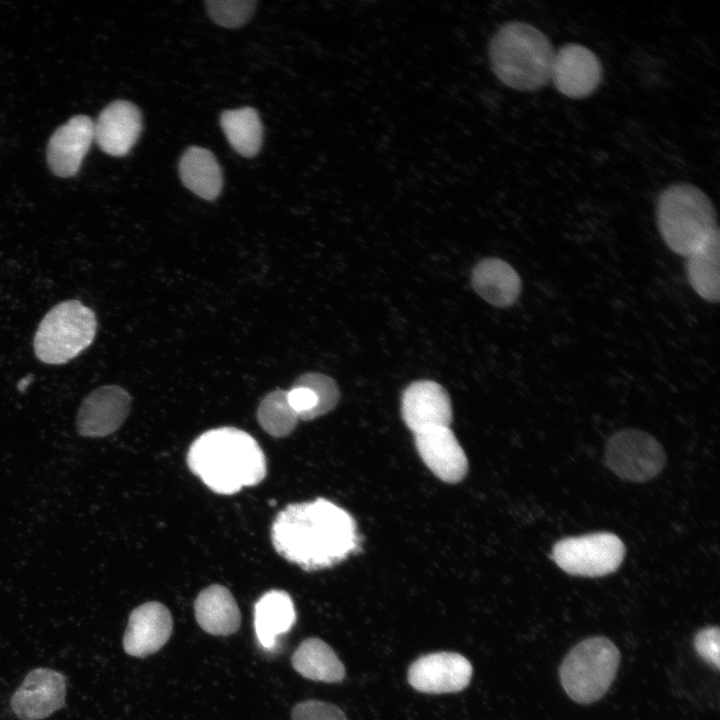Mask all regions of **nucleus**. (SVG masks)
<instances>
[{"label":"nucleus","mask_w":720,"mask_h":720,"mask_svg":"<svg viewBox=\"0 0 720 720\" xmlns=\"http://www.w3.org/2000/svg\"><path fill=\"white\" fill-rule=\"evenodd\" d=\"M472 666L454 652L430 653L418 658L408 670V682L417 691L440 694L459 692L466 688Z\"/></svg>","instance_id":"nucleus-12"},{"label":"nucleus","mask_w":720,"mask_h":720,"mask_svg":"<svg viewBox=\"0 0 720 720\" xmlns=\"http://www.w3.org/2000/svg\"><path fill=\"white\" fill-rule=\"evenodd\" d=\"M271 540L280 556L309 572L338 564L359 542L353 517L324 498L287 505L272 523Z\"/></svg>","instance_id":"nucleus-1"},{"label":"nucleus","mask_w":720,"mask_h":720,"mask_svg":"<svg viewBox=\"0 0 720 720\" xmlns=\"http://www.w3.org/2000/svg\"><path fill=\"white\" fill-rule=\"evenodd\" d=\"M424 464L446 483L460 482L468 472L466 454L450 427H433L414 434Z\"/></svg>","instance_id":"nucleus-14"},{"label":"nucleus","mask_w":720,"mask_h":720,"mask_svg":"<svg viewBox=\"0 0 720 720\" xmlns=\"http://www.w3.org/2000/svg\"><path fill=\"white\" fill-rule=\"evenodd\" d=\"M257 418L261 427L277 438L289 435L298 420L288 402L287 391L282 389L270 392L263 398L257 410Z\"/></svg>","instance_id":"nucleus-25"},{"label":"nucleus","mask_w":720,"mask_h":720,"mask_svg":"<svg viewBox=\"0 0 720 720\" xmlns=\"http://www.w3.org/2000/svg\"><path fill=\"white\" fill-rule=\"evenodd\" d=\"M220 125L232 148L244 157L255 156L262 145L263 127L257 110L242 107L226 110Z\"/></svg>","instance_id":"nucleus-24"},{"label":"nucleus","mask_w":720,"mask_h":720,"mask_svg":"<svg viewBox=\"0 0 720 720\" xmlns=\"http://www.w3.org/2000/svg\"><path fill=\"white\" fill-rule=\"evenodd\" d=\"M402 418L415 434L433 427H449L452 405L443 386L431 380L411 383L403 392Z\"/></svg>","instance_id":"nucleus-13"},{"label":"nucleus","mask_w":720,"mask_h":720,"mask_svg":"<svg viewBox=\"0 0 720 720\" xmlns=\"http://www.w3.org/2000/svg\"><path fill=\"white\" fill-rule=\"evenodd\" d=\"M190 470L213 492L231 495L255 486L266 476L265 455L257 441L234 427L208 430L187 453Z\"/></svg>","instance_id":"nucleus-2"},{"label":"nucleus","mask_w":720,"mask_h":720,"mask_svg":"<svg viewBox=\"0 0 720 720\" xmlns=\"http://www.w3.org/2000/svg\"><path fill=\"white\" fill-rule=\"evenodd\" d=\"M194 609L199 626L209 634L227 636L240 627L238 605L231 592L222 585L213 584L203 589L194 602Z\"/></svg>","instance_id":"nucleus-19"},{"label":"nucleus","mask_w":720,"mask_h":720,"mask_svg":"<svg viewBox=\"0 0 720 720\" xmlns=\"http://www.w3.org/2000/svg\"><path fill=\"white\" fill-rule=\"evenodd\" d=\"M183 184L199 197L213 200L223 186L221 167L213 153L205 148L189 147L179 161Z\"/></svg>","instance_id":"nucleus-21"},{"label":"nucleus","mask_w":720,"mask_h":720,"mask_svg":"<svg viewBox=\"0 0 720 720\" xmlns=\"http://www.w3.org/2000/svg\"><path fill=\"white\" fill-rule=\"evenodd\" d=\"M172 628L169 609L157 601L146 602L130 613L123 636V648L130 656L145 657L153 654L168 641Z\"/></svg>","instance_id":"nucleus-16"},{"label":"nucleus","mask_w":720,"mask_h":720,"mask_svg":"<svg viewBox=\"0 0 720 720\" xmlns=\"http://www.w3.org/2000/svg\"><path fill=\"white\" fill-rule=\"evenodd\" d=\"M131 396L118 385H104L93 390L81 403L76 417L80 436L99 438L117 431L126 420Z\"/></svg>","instance_id":"nucleus-11"},{"label":"nucleus","mask_w":720,"mask_h":720,"mask_svg":"<svg viewBox=\"0 0 720 720\" xmlns=\"http://www.w3.org/2000/svg\"><path fill=\"white\" fill-rule=\"evenodd\" d=\"M30 382H31V377H24V378L21 379V381L18 383L17 388H18L20 391H24V390L26 389V387L30 384Z\"/></svg>","instance_id":"nucleus-30"},{"label":"nucleus","mask_w":720,"mask_h":720,"mask_svg":"<svg viewBox=\"0 0 720 720\" xmlns=\"http://www.w3.org/2000/svg\"><path fill=\"white\" fill-rule=\"evenodd\" d=\"M292 720H347L337 706L318 700H307L294 706Z\"/></svg>","instance_id":"nucleus-28"},{"label":"nucleus","mask_w":720,"mask_h":720,"mask_svg":"<svg viewBox=\"0 0 720 720\" xmlns=\"http://www.w3.org/2000/svg\"><path fill=\"white\" fill-rule=\"evenodd\" d=\"M624 556L623 542L609 532L564 538L552 550L554 562L563 571L583 577H599L616 571Z\"/></svg>","instance_id":"nucleus-7"},{"label":"nucleus","mask_w":720,"mask_h":720,"mask_svg":"<svg viewBox=\"0 0 720 720\" xmlns=\"http://www.w3.org/2000/svg\"><path fill=\"white\" fill-rule=\"evenodd\" d=\"M296 621L290 595L283 590L264 593L254 606V629L260 645L273 650L278 636L289 632Z\"/></svg>","instance_id":"nucleus-20"},{"label":"nucleus","mask_w":720,"mask_h":720,"mask_svg":"<svg viewBox=\"0 0 720 720\" xmlns=\"http://www.w3.org/2000/svg\"><path fill=\"white\" fill-rule=\"evenodd\" d=\"M96 328L92 309L74 299L60 302L38 325L33 340L35 355L45 364L67 363L91 345Z\"/></svg>","instance_id":"nucleus-5"},{"label":"nucleus","mask_w":720,"mask_h":720,"mask_svg":"<svg viewBox=\"0 0 720 720\" xmlns=\"http://www.w3.org/2000/svg\"><path fill=\"white\" fill-rule=\"evenodd\" d=\"M293 668L303 677L326 683L340 682L345 668L333 649L319 638H307L292 655Z\"/></svg>","instance_id":"nucleus-22"},{"label":"nucleus","mask_w":720,"mask_h":720,"mask_svg":"<svg viewBox=\"0 0 720 720\" xmlns=\"http://www.w3.org/2000/svg\"><path fill=\"white\" fill-rule=\"evenodd\" d=\"M720 231L689 256L685 264L689 284L704 300L719 301Z\"/></svg>","instance_id":"nucleus-23"},{"label":"nucleus","mask_w":720,"mask_h":720,"mask_svg":"<svg viewBox=\"0 0 720 720\" xmlns=\"http://www.w3.org/2000/svg\"><path fill=\"white\" fill-rule=\"evenodd\" d=\"M656 220L667 247L684 257L720 231L712 201L700 188L689 183L669 185L660 193Z\"/></svg>","instance_id":"nucleus-4"},{"label":"nucleus","mask_w":720,"mask_h":720,"mask_svg":"<svg viewBox=\"0 0 720 720\" xmlns=\"http://www.w3.org/2000/svg\"><path fill=\"white\" fill-rule=\"evenodd\" d=\"M605 462L620 478L645 482L664 468L666 456L661 444L638 429H624L613 434L605 447Z\"/></svg>","instance_id":"nucleus-8"},{"label":"nucleus","mask_w":720,"mask_h":720,"mask_svg":"<svg viewBox=\"0 0 720 720\" xmlns=\"http://www.w3.org/2000/svg\"><path fill=\"white\" fill-rule=\"evenodd\" d=\"M720 631L718 626H709L701 629L694 638L697 653L709 664L719 668V642Z\"/></svg>","instance_id":"nucleus-29"},{"label":"nucleus","mask_w":720,"mask_h":720,"mask_svg":"<svg viewBox=\"0 0 720 720\" xmlns=\"http://www.w3.org/2000/svg\"><path fill=\"white\" fill-rule=\"evenodd\" d=\"M294 385L310 388L319 398L321 416L331 411L338 403L340 392L336 382L329 376L309 372L301 375Z\"/></svg>","instance_id":"nucleus-27"},{"label":"nucleus","mask_w":720,"mask_h":720,"mask_svg":"<svg viewBox=\"0 0 720 720\" xmlns=\"http://www.w3.org/2000/svg\"><path fill=\"white\" fill-rule=\"evenodd\" d=\"M94 140V122L86 115H76L59 126L47 146V162L59 177L74 176Z\"/></svg>","instance_id":"nucleus-15"},{"label":"nucleus","mask_w":720,"mask_h":720,"mask_svg":"<svg viewBox=\"0 0 720 720\" xmlns=\"http://www.w3.org/2000/svg\"><path fill=\"white\" fill-rule=\"evenodd\" d=\"M601 79V62L587 47L567 43L555 52L550 80L564 96L585 98L598 88Z\"/></svg>","instance_id":"nucleus-10"},{"label":"nucleus","mask_w":720,"mask_h":720,"mask_svg":"<svg viewBox=\"0 0 720 720\" xmlns=\"http://www.w3.org/2000/svg\"><path fill=\"white\" fill-rule=\"evenodd\" d=\"M555 51L549 38L531 24L510 21L492 36L488 57L495 76L519 91H535L551 78Z\"/></svg>","instance_id":"nucleus-3"},{"label":"nucleus","mask_w":720,"mask_h":720,"mask_svg":"<svg viewBox=\"0 0 720 720\" xmlns=\"http://www.w3.org/2000/svg\"><path fill=\"white\" fill-rule=\"evenodd\" d=\"M472 286L486 302L503 308L517 300L522 283L510 264L499 258H486L473 269Z\"/></svg>","instance_id":"nucleus-18"},{"label":"nucleus","mask_w":720,"mask_h":720,"mask_svg":"<svg viewBox=\"0 0 720 720\" xmlns=\"http://www.w3.org/2000/svg\"><path fill=\"white\" fill-rule=\"evenodd\" d=\"M256 4L253 0L207 1L206 7L211 19L218 25L237 28L251 18Z\"/></svg>","instance_id":"nucleus-26"},{"label":"nucleus","mask_w":720,"mask_h":720,"mask_svg":"<svg viewBox=\"0 0 720 720\" xmlns=\"http://www.w3.org/2000/svg\"><path fill=\"white\" fill-rule=\"evenodd\" d=\"M142 130L139 108L126 100L108 104L94 123V139L105 153L121 157L137 142Z\"/></svg>","instance_id":"nucleus-17"},{"label":"nucleus","mask_w":720,"mask_h":720,"mask_svg":"<svg viewBox=\"0 0 720 720\" xmlns=\"http://www.w3.org/2000/svg\"><path fill=\"white\" fill-rule=\"evenodd\" d=\"M66 679L50 668H35L15 690L10 705L20 720H41L65 704Z\"/></svg>","instance_id":"nucleus-9"},{"label":"nucleus","mask_w":720,"mask_h":720,"mask_svg":"<svg viewBox=\"0 0 720 720\" xmlns=\"http://www.w3.org/2000/svg\"><path fill=\"white\" fill-rule=\"evenodd\" d=\"M619 662L620 652L610 639L587 638L564 658L559 670L561 684L573 701L580 704L595 702L609 689Z\"/></svg>","instance_id":"nucleus-6"}]
</instances>
